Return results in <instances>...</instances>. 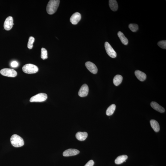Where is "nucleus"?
Listing matches in <instances>:
<instances>
[{
	"instance_id": "f257e3e1",
	"label": "nucleus",
	"mask_w": 166,
	"mask_h": 166,
	"mask_svg": "<svg viewBox=\"0 0 166 166\" xmlns=\"http://www.w3.org/2000/svg\"><path fill=\"white\" fill-rule=\"evenodd\" d=\"M60 1L59 0H51L48 3L47 5L46 10L48 13L52 14L57 11L59 7Z\"/></svg>"
},
{
	"instance_id": "f03ea898",
	"label": "nucleus",
	"mask_w": 166,
	"mask_h": 166,
	"mask_svg": "<svg viewBox=\"0 0 166 166\" xmlns=\"http://www.w3.org/2000/svg\"><path fill=\"white\" fill-rule=\"evenodd\" d=\"M10 141L12 145L15 147H20L24 145L23 139L17 135H12L11 137Z\"/></svg>"
},
{
	"instance_id": "7ed1b4c3",
	"label": "nucleus",
	"mask_w": 166,
	"mask_h": 166,
	"mask_svg": "<svg viewBox=\"0 0 166 166\" xmlns=\"http://www.w3.org/2000/svg\"><path fill=\"white\" fill-rule=\"evenodd\" d=\"M22 70L25 73L33 74L37 73L38 68L36 66L31 64H28L24 65L22 68Z\"/></svg>"
},
{
	"instance_id": "20e7f679",
	"label": "nucleus",
	"mask_w": 166,
	"mask_h": 166,
	"mask_svg": "<svg viewBox=\"0 0 166 166\" xmlns=\"http://www.w3.org/2000/svg\"><path fill=\"white\" fill-rule=\"evenodd\" d=\"M47 98L48 96L46 93H40L31 98L30 101L31 102H42L45 101Z\"/></svg>"
},
{
	"instance_id": "39448f33",
	"label": "nucleus",
	"mask_w": 166,
	"mask_h": 166,
	"mask_svg": "<svg viewBox=\"0 0 166 166\" xmlns=\"http://www.w3.org/2000/svg\"><path fill=\"white\" fill-rule=\"evenodd\" d=\"M0 73L4 76L10 77H14L17 76V72L14 69L9 68H4L0 71Z\"/></svg>"
},
{
	"instance_id": "423d86ee",
	"label": "nucleus",
	"mask_w": 166,
	"mask_h": 166,
	"mask_svg": "<svg viewBox=\"0 0 166 166\" xmlns=\"http://www.w3.org/2000/svg\"><path fill=\"white\" fill-rule=\"evenodd\" d=\"M105 47L106 53L109 56L113 58L116 57V53L108 42H106L105 43Z\"/></svg>"
},
{
	"instance_id": "0eeeda50",
	"label": "nucleus",
	"mask_w": 166,
	"mask_h": 166,
	"mask_svg": "<svg viewBox=\"0 0 166 166\" xmlns=\"http://www.w3.org/2000/svg\"><path fill=\"white\" fill-rule=\"evenodd\" d=\"M13 19L12 17L9 16L6 19L4 23V29L6 30H9L12 29L13 25Z\"/></svg>"
},
{
	"instance_id": "6e6552de",
	"label": "nucleus",
	"mask_w": 166,
	"mask_h": 166,
	"mask_svg": "<svg viewBox=\"0 0 166 166\" xmlns=\"http://www.w3.org/2000/svg\"><path fill=\"white\" fill-rule=\"evenodd\" d=\"M85 66L88 70L91 73L96 74L97 73V67L93 63L88 61L85 63Z\"/></svg>"
},
{
	"instance_id": "1a4fd4ad",
	"label": "nucleus",
	"mask_w": 166,
	"mask_h": 166,
	"mask_svg": "<svg viewBox=\"0 0 166 166\" xmlns=\"http://www.w3.org/2000/svg\"><path fill=\"white\" fill-rule=\"evenodd\" d=\"M81 15L79 13H75L71 16L70 19L71 22L74 25H77L81 19Z\"/></svg>"
},
{
	"instance_id": "9d476101",
	"label": "nucleus",
	"mask_w": 166,
	"mask_h": 166,
	"mask_svg": "<svg viewBox=\"0 0 166 166\" xmlns=\"http://www.w3.org/2000/svg\"><path fill=\"white\" fill-rule=\"evenodd\" d=\"M89 92V88L88 85L84 84L82 85L79 91L78 94L80 97H85L88 96Z\"/></svg>"
},
{
	"instance_id": "9b49d317",
	"label": "nucleus",
	"mask_w": 166,
	"mask_h": 166,
	"mask_svg": "<svg viewBox=\"0 0 166 166\" xmlns=\"http://www.w3.org/2000/svg\"><path fill=\"white\" fill-rule=\"evenodd\" d=\"M80 151L75 149H69L64 151L63 153V155L64 157H69L75 156L79 154Z\"/></svg>"
},
{
	"instance_id": "f8f14e48",
	"label": "nucleus",
	"mask_w": 166,
	"mask_h": 166,
	"mask_svg": "<svg viewBox=\"0 0 166 166\" xmlns=\"http://www.w3.org/2000/svg\"><path fill=\"white\" fill-rule=\"evenodd\" d=\"M151 106L155 110L157 111L160 113H163L165 112V109L162 106L157 104V102L153 101L151 103Z\"/></svg>"
},
{
	"instance_id": "ddd939ff",
	"label": "nucleus",
	"mask_w": 166,
	"mask_h": 166,
	"mask_svg": "<svg viewBox=\"0 0 166 166\" xmlns=\"http://www.w3.org/2000/svg\"><path fill=\"white\" fill-rule=\"evenodd\" d=\"M135 75L138 79L141 81H143L146 80V75L144 72L139 70H136L135 72Z\"/></svg>"
},
{
	"instance_id": "4468645a",
	"label": "nucleus",
	"mask_w": 166,
	"mask_h": 166,
	"mask_svg": "<svg viewBox=\"0 0 166 166\" xmlns=\"http://www.w3.org/2000/svg\"><path fill=\"white\" fill-rule=\"evenodd\" d=\"M88 136V134L86 132H78L76 135L77 139L80 141H84Z\"/></svg>"
},
{
	"instance_id": "2eb2a0df",
	"label": "nucleus",
	"mask_w": 166,
	"mask_h": 166,
	"mask_svg": "<svg viewBox=\"0 0 166 166\" xmlns=\"http://www.w3.org/2000/svg\"><path fill=\"white\" fill-rule=\"evenodd\" d=\"M109 5L111 9L114 12L117 11L118 9V4L115 0H109Z\"/></svg>"
},
{
	"instance_id": "dca6fc26",
	"label": "nucleus",
	"mask_w": 166,
	"mask_h": 166,
	"mask_svg": "<svg viewBox=\"0 0 166 166\" xmlns=\"http://www.w3.org/2000/svg\"><path fill=\"white\" fill-rule=\"evenodd\" d=\"M150 124L151 127L156 132H158L160 129L159 124L157 121L154 120H151L150 121Z\"/></svg>"
},
{
	"instance_id": "f3484780",
	"label": "nucleus",
	"mask_w": 166,
	"mask_h": 166,
	"mask_svg": "<svg viewBox=\"0 0 166 166\" xmlns=\"http://www.w3.org/2000/svg\"><path fill=\"white\" fill-rule=\"evenodd\" d=\"M117 35L120 38L122 44L126 45L128 43V39L125 37L123 33L122 32L119 31L117 33Z\"/></svg>"
},
{
	"instance_id": "a211bd4d",
	"label": "nucleus",
	"mask_w": 166,
	"mask_h": 166,
	"mask_svg": "<svg viewBox=\"0 0 166 166\" xmlns=\"http://www.w3.org/2000/svg\"><path fill=\"white\" fill-rule=\"evenodd\" d=\"M128 156L125 155L119 156L115 159V163L118 165L122 164L124 162H125Z\"/></svg>"
},
{
	"instance_id": "6ab92c4d",
	"label": "nucleus",
	"mask_w": 166,
	"mask_h": 166,
	"mask_svg": "<svg viewBox=\"0 0 166 166\" xmlns=\"http://www.w3.org/2000/svg\"><path fill=\"white\" fill-rule=\"evenodd\" d=\"M123 77L120 75H117L114 77L113 81L114 85L116 86H118L121 83Z\"/></svg>"
},
{
	"instance_id": "aec40b11",
	"label": "nucleus",
	"mask_w": 166,
	"mask_h": 166,
	"mask_svg": "<svg viewBox=\"0 0 166 166\" xmlns=\"http://www.w3.org/2000/svg\"><path fill=\"white\" fill-rule=\"evenodd\" d=\"M116 105L113 104L111 105L108 108L106 111V114L108 116H110L114 113L116 109Z\"/></svg>"
},
{
	"instance_id": "412c9836",
	"label": "nucleus",
	"mask_w": 166,
	"mask_h": 166,
	"mask_svg": "<svg viewBox=\"0 0 166 166\" xmlns=\"http://www.w3.org/2000/svg\"><path fill=\"white\" fill-rule=\"evenodd\" d=\"M41 58L43 60L48 58V51L45 48H42L41 50Z\"/></svg>"
},
{
	"instance_id": "4be33fe9",
	"label": "nucleus",
	"mask_w": 166,
	"mask_h": 166,
	"mask_svg": "<svg viewBox=\"0 0 166 166\" xmlns=\"http://www.w3.org/2000/svg\"><path fill=\"white\" fill-rule=\"evenodd\" d=\"M35 38L33 36H30L29 38L27 47L29 49H31L33 47V43L35 41Z\"/></svg>"
},
{
	"instance_id": "5701e85b",
	"label": "nucleus",
	"mask_w": 166,
	"mask_h": 166,
	"mask_svg": "<svg viewBox=\"0 0 166 166\" xmlns=\"http://www.w3.org/2000/svg\"><path fill=\"white\" fill-rule=\"evenodd\" d=\"M129 27L130 29L133 32L137 31L138 29V25L136 24H130L129 25Z\"/></svg>"
},
{
	"instance_id": "b1692460",
	"label": "nucleus",
	"mask_w": 166,
	"mask_h": 166,
	"mask_svg": "<svg viewBox=\"0 0 166 166\" xmlns=\"http://www.w3.org/2000/svg\"><path fill=\"white\" fill-rule=\"evenodd\" d=\"M157 44L162 49H166V40H162L159 42Z\"/></svg>"
},
{
	"instance_id": "393cba45",
	"label": "nucleus",
	"mask_w": 166,
	"mask_h": 166,
	"mask_svg": "<svg viewBox=\"0 0 166 166\" xmlns=\"http://www.w3.org/2000/svg\"><path fill=\"white\" fill-rule=\"evenodd\" d=\"M94 162L92 160H91L89 161L84 166H93L94 165Z\"/></svg>"
},
{
	"instance_id": "a878e982",
	"label": "nucleus",
	"mask_w": 166,
	"mask_h": 166,
	"mask_svg": "<svg viewBox=\"0 0 166 166\" xmlns=\"http://www.w3.org/2000/svg\"><path fill=\"white\" fill-rule=\"evenodd\" d=\"M11 66L13 67H17L18 66V63L17 61H13L11 63Z\"/></svg>"
}]
</instances>
